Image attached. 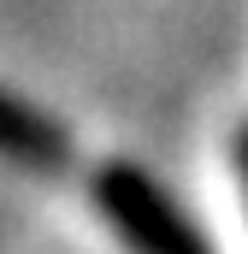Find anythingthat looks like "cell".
<instances>
[{
  "mask_svg": "<svg viewBox=\"0 0 248 254\" xmlns=\"http://www.w3.org/2000/svg\"><path fill=\"white\" fill-rule=\"evenodd\" d=\"M89 195H95L101 219L130 243V254H213L207 237L184 219V207L142 166H101Z\"/></svg>",
  "mask_w": 248,
  "mask_h": 254,
  "instance_id": "6da1fadb",
  "label": "cell"
},
{
  "mask_svg": "<svg viewBox=\"0 0 248 254\" xmlns=\"http://www.w3.org/2000/svg\"><path fill=\"white\" fill-rule=\"evenodd\" d=\"M243 160H248V154H243Z\"/></svg>",
  "mask_w": 248,
  "mask_h": 254,
  "instance_id": "3957f363",
  "label": "cell"
},
{
  "mask_svg": "<svg viewBox=\"0 0 248 254\" xmlns=\"http://www.w3.org/2000/svg\"><path fill=\"white\" fill-rule=\"evenodd\" d=\"M0 160L24 172H71V136L18 95H0Z\"/></svg>",
  "mask_w": 248,
  "mask_h": 254,
  "instance_id": "7a4b0ae2",
  "label": "cell"
}]
</instances>
